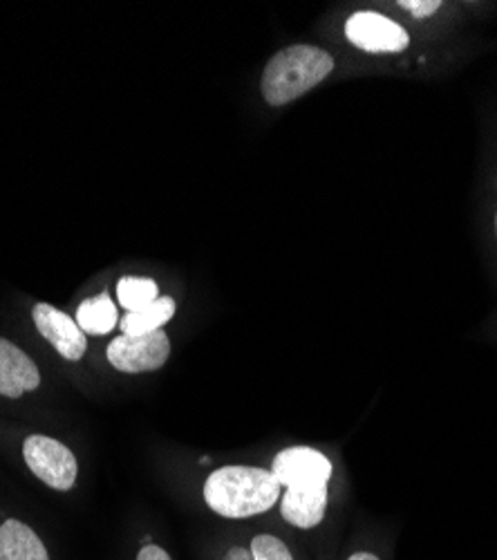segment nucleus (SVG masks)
<instances>
[{"mask_svg": "<svg viewBox=\"0 0 497 560\" xmlns=\"http://www.w3.org/2000/svg\"><path fill=\"white\" fill-rule=\"evenodd\" d=\"M281 489L271 471L253 466H222L206 478L204 500L224 518H249L274 506Z\"/></svg>", "mask_w": 497, "mask_h": 560, "instance_id": "obj_1", "label": "nucleus"}, {"mask_svg": "<svg viewBox=\"0 0 497 560\" xmlns=\"http://www.w3.org/2000/svg\"><path fill=\"white\" fill-rule=\"evenodd\" d=\"M334 70V59L316 45H292L271 57L262 72V97L269 106H285L319 85Z\"/></svg>", "mask_w": 497, "mask_h": 560, "instance_id": "obj_2", "label": "nucleus"}, {"mask_svg": "<svg viewBox=\"0 0 497 560\" xmlns=\"http://www.w3.org/2000/svg\"><path fill=\"white\" fill-rule=\"evenodd\" d=\"M23 457L29 471L48 487L57 491H70L76 482V457L74 453L45 435H29L23 444Z\"/></svg>", "mask_w": 497, "mask_h": 560, "instance_id": "obj_3", "label": "nucleus"}, {"mask_svg": "<svg viewBox=\"0 0 497 560\" xmlns=\"http://www.w3.org/2000/svg\"><path fill=\"white\" fill-rule=\"evenodd\" d=\"M345 36L354 48L370 55L403 52L411 43L409 32L379 12H356L350 16L345 23Z\"/></svg>", "mask_w": 497, "mask_h": 560, "instance_id": "obj_4", "label": "nucleus"}, {"mask_svg": "<svg viewBox=\"0 0 497 560\" xmlns=\"http://www.w3.org/2000/svg\"><path fill=\"white\" fill-rule=\"evenodd\" d=\"M170 354V341L164 330L142 335V337H128L121 335L108 346V361L121 372H153L159 370Z\"/></svg>", "mask_w": 497, "mask_h": 560, "instance_id": "obj_5", "label": "nucleus"}, {"mask_svg": "<svg viewBox=\"0 0 497 560\" xmlns=\"http://www.w3.org/2000/svg\"><path fill=\"white\" fill-rule=\"evenodd\" d=\"M271 474L276 476L281 487H298L313 482H330L332 478V462L309 446L285 448L276 455Z\"/></svg>", "mask_w": 497, "mask_h": 560, "instance_id": "obj_6", "label": "nucleus"}, {"mask_svg": "<svg viewBox=\"0 0 497 560\" xmlns=\"http://www.w3.org/2000/svg\"><path fill=\"white\" fill-rule=\"evenodd\" d=\"M34 325L43 339H48L57 352L68 361H79L85 354V335L76 325L74 318H70L66 312L48 305L38 303L34 305Z\"/></svg>", "mask_w": 497, "mask_h": 560, "instance_id": "obj_7", "label": "nucleus"}, {"mask_svg": "<svg viewBox=\"0 0 497 560\" xmlns=\"http://www.w3.org/2000/svg\"><path fill=\"white\" fill-rule=\"evenodd\" d=\"M328 506V482L287 487L281 500V513L287 523L300 529L321 525Z\"/></svg>", "mask_w": 497, "mask_h": 560, "instance_id": "obj_8", "label": "nucleus"}, {"mask_svg": "<svg viewBox=\"0 0 497 560\" xmlns=\"http://www.w3.org/2000/svg\"><path fill=\"white\" fill-rule=\"evenodd\" d=\"M40 384L34 361L8 339H0V395L19 399L23 393L36 390Z\"/></svg>", "mask_w": 497, "mask_h": 560, "instance_id": "obj_9", "label": "nucleus"}, {"mask_svg": "<svg viewBox=\"0 0 497 560\" xmlns=\"http://www.w3.org/2000/svg\"><path fill=\"white\" fill-rule=\"evenodd\" d=\"M0 560H50L40 538L23 523L0 525Z\"/></svg>", "mask_w": 497, "mask_h": 560, "instance_id": "obj_10", "label": "nucleus"}, {"mask_svg": "<svg viewBox=\"0 0 497 560\" xmlns=\"http://www.w3.org/2000/svg\"><path fill=\"white\" fill-rule=\"evenodd\" d=\"M177 305L170 296H159L157 301H153L151 305L128 312L121 320V335L128 337H142V335H151L162 330V325H166L173 314H175Z\"/></svg>", "mask_w": 497, "mask_h": 560, "instance_id": "obj_11", "label": "nucleus"}, {"mask_svg": "<svg viewBox=\"0 0 497 560\" xmlns=\"http://www.w3.org/2000/svg\"><path fill=\"white\" fill-rule=\"evenodd\" d=\"M117 320V307L106 292L97 294L95 299L83 301L76 310V325L83 330V335L104 337L110 330H115Z\"/></svg>", "mask_w": 497, "mask_h": 560, "instance_id": "obj_12", "label": "nucleus"}, {"mask_svg": "<svg viewBox=\"0 0 497 560\" xmlns=\"http://www.w3.org/2000/svg\"><path fill=\"white\" fill-rule=\"evenodd\" d=\"M117 299L126 312L142 310L159 299L157 283L151 278H138V276H123L117 283Z\"/></svg>", "mask_w": 497, "mask_h": 560, "instance_id": "obj_13", "label": "nucleus"}, {"mask_svg": "<svg viewBox=\"0 0 497 560\" xmlns=\"http://www.w3.org/2000/svg\"><path fill=\"white\" fill-rule=\"evenodd\" d=\"M253 560H294L289 549L276 536H256L251 540Z\"/></svg>", "mask_w": 497, "mask_h": 560, "instance_id": "obj_14", "label": "nucleus"}, {"mask_svg": "<svg viewBox=\"0 0 497 560\" xmlns=\"http://www.w3.org/2000/svg\"><path fill=\"white\" fill-rule=\"evenodd\" d=\"M399 8L409 10L415 19H428L441 8V3L439 0H401Z\"/></svg>", "mask_w": 497, "mask_h": 560, "instance_id": "obj_15", "label": "nucleus"}, {"mask_svg": "<svg viewBox=\"0 0 497 560\" xmlns=\"http://www.w3.org/2000/svg\"><path fill=\"white\" fill-rule=\"evenodd\" d=\"M138 560H170V556H168L162 547H157V545H149V547H144V549L140 551Z\"/></svg>", "mask_w": 497, "mask_h": 560, "instance_id": "obj_16", "label": "nucleus"}, {"mask_svg": "<svg viewBox=\"0 0 497 560\" xmlns=\"http://www.w3.org/2000/svg\"><path fill=\"white\" fill-rule=\"evenodd\" d=\"M224 560H253V556H251V551L245 549V547H234Z\"/></svg>", "mask_w": 497, "mask_h": 560, "instance_id": "obj_17", "label": "nucleus"}, {"mask_svg": "<svg viewBox=\"0 0 497 560\" xmlns=\"http://www.w3.org/2000/svg\"><path fill=\"white\" fill-rule=\"evenodd\" d=\"M350 560H379L375 553H366V551H360V553H354V556H350Z\"/></svg>", "mask_w": 497, "mask_h": 560, "instance_id": "obj_18", "label": "nucleus"}, {"mask_svg": "<svg viewBox=\"0 0 497 560\" xmlns=\"http://www.w3.org/2000/svg\"><path fill=\"white\" fill-rule=\"evenodd\" d=\"M151 542H153V538H151V536H144V545H146V547H149V545H151Z\"/></svg>", "mask_w": 497, "mask_h": 560, "instance_id": "obj_19", "label": "nucleus"}]
</instances>
